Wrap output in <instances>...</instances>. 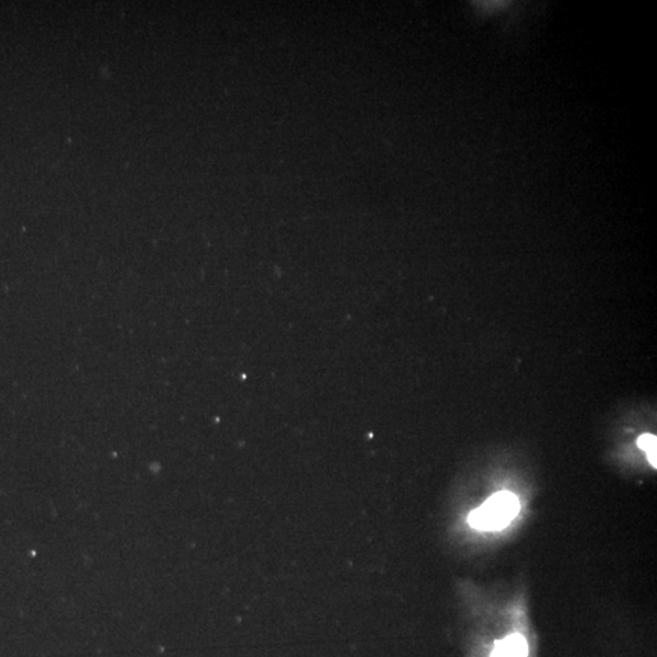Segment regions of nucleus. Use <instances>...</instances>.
<instances>
[{
  "mask_svg": "<svg viewBox=\"0 0 657 657\" xmlns=\"http://www.w3.org/2000/svg\"><path fill=\"white\" fill-rule=\"evenodd\" d=\"M529 654L528 639L520 633H512L495 642L489 657H529Z\"/></svg>",
  "mask_w": 657,
  "mask_h": 657,
  "instance_id": "nucleus-2",
  "label": "nucleus"
},
{
  "mask_svg": "<svg viewBox=\"0 0 657 657\" xmlns=\"http://www.w3.org/2000/svg\"><path fill=\"white\" fill-rule=\"evenodd\" d=\"M638 446L648 454L650 464L656 468V437L649 434L639 437Z\"/></svg>",
  "mask_w": 657,
  "mask_h": 657,
  "instance_id": "nucleus-3",
  "label": "nucleus"
},
{
  "mask_svg": "<svg viewBox=\"0 0 657 657\" xmlns=\"http://www.w3.org/2000/svg\"><path fill=\"white\" fill-rule=\"evenodd\" d=\"M520 503L510 492H499L469 515V525L480 531H500L518 517Z\"/></svg>",
  "mask_w": 657,
  "mask_h": 657,
  "instance_id": "nucleus-1",
  "label": "nucleus"
}]
</instances>
